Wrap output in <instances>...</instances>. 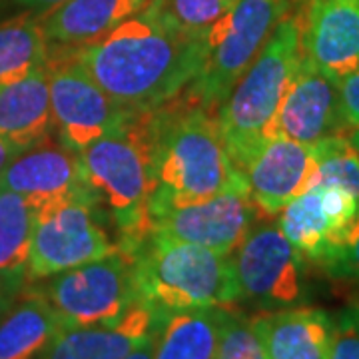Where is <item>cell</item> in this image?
Listing matches in <instances>:
<instances>
[{
  "label": "cell",
  "instance_id": "obj_1",
  "mask_svg": "<svg viewBox=\"0 0 359 359\" xmlns=\"http://www.w3.org/2000/svg\"><path fill=\"white\" fill-rule=\"evenodd\" d=\"M68 48L112 100L136 114L180 98L204 62V42L174 30L148 6L102 39Z\"/></svg>",
  "mask_w": 359,
  "mask_h": 359
},
{
  "label": "cell",
  "instance_id": "obj_2",
  "mask_svg": "<svg viewBox=\"0 0 359 359\" xmlns=\"http://www.w3.org/2000/svg\"><path fill=\"white\" fill-rule=\"evenodd\" d=\"M158 112V182L150 218L170 208L204 202L231 190H244V174L231 160L216 112L176 98Z\"/></svg>",
  "mask_w": 359,
  "mask_h": 359
},
{
  "label": "cell",
  "instance_id": "obj_3",
  "mask_svg": "<svg viewBox=\"0 0 359 359\" xmlns=\"http://www.w3.org/2000/svg\"><path fill=\"white\" fill-rule=\"evenodd\" d=\"M94 190L114 218L118 248L132 250L150 236V204L158 182V112L136 114L122 130L80 152Z\"/></svg>",
  "mask_w": 359,
  "mask_h": 359
},
{
  "label": "cell",
  "instance_id": "obj_4",
  "mask_svg": "<svg viewBox=\"0 0 359 359\" xmlns=\"http://www.w3.org/2000/svg\"><path fill=\"white\" fill-rule=\"evenodd\" d=\"M124 252L134 262L138 302L158 320L182 309L230 308L240 302L231 254L156 233Z\"/></svg>",
  "mask_w": 359,
  "mask_h": 359
},
{
  "label": "cell",
  "instance_id": "obj_5",
  "mask_svg": "<svg viewBox=\"0 0 359 359\" xmlns=\"http://www.w3.org/2000/svg\"><path fill=\"white\" fill-rule=\"evenodd\" d=\"M302 58V22L285 16L219 106L216 116L236 166L268 138Z\"/></svg>",
  "mask_w": 359,
  "mask_h": 359
},
{
  "label": "cell",
  "instance_id": "obj_6",
  "mask_svg": "<svg viewBox=\"0 0 359 359\" xmlns=\"http://www.w3.org/2000/svg\"><path fill=\"white\" fill-rule=\"evenodd\" d=\"M287 11L290 0H238L202 39L204 62L188 88L194 102L218 114L219 106L256 60Z\"/></svg>",
  "mask_w": 359,
  "mask_h": 359
},
{
  "label": "cell",
  "instance_id": "obj_7",
  "mask_svg": "<svg viewBox=\"0 0 359 359\" xmlns=\"http://www.w3.org/2000/svg\"><path fill=\"white\" fill-rule=\"evenodd\" d=\"M39 292L65 327L112 325L138 304L134 262L124 250L52 276Z\"/></svg>",
  "mask_w": 359,
  "mask_h": 359
},
{
  "label": "cell",
  "instance_id": "obj_8",
  "mask_svg": "<svg viewBox=\"0 0 359 359\" xmlns=\"http://www.w3.org/2000/svg\"><path fill=\"white\" fill-rule=\"evenodd\" d=\"M98 202L76 198L36 212L26 282L48 280L66 269L114 254L118 244L100 224Z\"/></svg>",
  "mask_w": 359,
  "mask_h": 359
},
{
  "label": "cell",
  "instance_id": "obj_9",
  "mask_svg": "<svg viewBox=\"0 0 359 359\" xmlns=\"http://www.w3.org/2000/svg\"><path fill=\"white\" fill-rule=\"evenodd\" d=\"M46 70L54 128L68 148L82 152L92 142L124 128L136 116V112L112 100L90 78L68 46H58V52L50 48Z\"/></svg>",
  "mask_w": 359,
  "mask_h": 359
},
{
  "label": "cell",
  "instance_id": "obj_10",
  "mask_svg": "<svg viewBox=\"0 0 359 359\" xmlns=\"http://www.w3.org/2000/svg\"><path fill=\"white\" fill-rule=\"evenodd\" d=\"M240 299L264 308H290L306 297L304 256L278 224H257L231 254Z\"/></svg>",
  "mask_w": 359,
  "mask_h": 359
},
{
  "label": "cell",
  "instance_id": "obj_11",
  "mask_svg": "<svg viewBox=\"0 0 359 359\" xmlns=\"http://www.w3.org/2000/svg\"><path fill=\"white\" fill-rule=\"evenodd\" d=\"M0 190L18 194L36 208L88 198L100 200L84 170L80 152L52 136L18 154L0 174Z\"/></svg>",
  "mask_w": 359,
  "mask_h": 359
},
{
  "label": "cell",
  "instance_id": "obj_12",
  "mask_svg": "<svg viewBox=\"0 0 359 359\" xmlns=\"http://www.w3.org/2000/svg\"><path fill=\"white\" fill-rule=\"evenodd\" d=\"M257 208L244 190H231L204 202L170 208L152 219L150 233L202 245L230 256L254 228Z\"/></svg>",
  "mask_w": 359,
  "mask_h": 359
},
{
  "label": "cell",
  "instance_id": "obj_13",
  "mask_svg": "<svg viewBox=\"0 0 359 359\" xmlns=\"http://www.w3.org/2000/svg\"><path fill=\"white\" fill-rule=\"evenodd\" d=\"M359 212V200L339 186L313 184L280 212L278 226L304 257L321 266L337 250Z\"/></svg>",
  "mask_w": 359,
  "mask_h": 359
},
{
  "label": "cell",
  "instance_id": "obj_14",
  "mask_svg": "<svg viewBox=\"0 0 359 359\" xmlns=\"http://www.w3.org/2000/svg\"><path fill=\"white\" fill-rule=\"evenodd\" d=\"M344 130L347 128L341 116L337 80L321 72L308 58H302L269 126L268 138L316 144Z\"/></svg>",
  "mask_w": 359,
  "mask_h": 359
},
{
  "label": "cell",
  "instance_id": "obj_15",
  "mask_svg": "<svg viewBox=\"0 0 359 359\" xmlns=\"http://www.w3.org/2000/svg\"><path fill=\"white\" fill-rule=\"evenodd\" d=\"M248 196L266 216L280 214L311 184L316 168L313 144L266 138L240 162Z\"/></svg>",
  "mask_w": 359,
  "mask_h": 359
},
{
  "label": "cell",
  "instance_id": "obj_16",
  "mask_svg": "<svg viewBox=\"0 0 359 359\" xmlns=\"http://www.w3.org/2000/svg\"><path fill=\"white\" fill-rule=\"evenodd\" d=\"M302 22V52L334 80L359 68L358 0H311Z\"/></svg>",
  "mask_w": 359,
  "mask_h": 359
},
{
  "label": "cell",
  "instance_id": "obj_17",
  "mask_svg": "<svg viewBox=\"0 0 359 359\" xmlns=\"http://www.w3.org/2000/svg\"><path fill=\"white\" fill-rule=\"evenodd\" d=\"M266 359H330L332 316L318 308L269 309L252 318Z\"/></svg>",
  "mask_w": 359,
  "mask_h": 359
},
{
  "label": "cell",
  "instance_id": "obj_18",
  "mask_svg": "<svg viewBox=\"0 0 359 359\" xmlns=\"http://www.w3.org/2000/svg\"><path fill=\"white\" fill-rule=\"evenodd\" d=\"M156 323L154 311L138 302L112 325L65 327L39 359H124L154 334Z\"/></svg>",
  "mask_w": 359,
  "mask_h": 359
},
{
  "label": "cell",
  "instance_id": "obj_19",
  "mask_svg": "<svg viewBox=\"0 0 359 359\" xmlns=\"http://www.w3.org/2000/svg\"><path fill=\"white\" fill-rule=\"evenodd\" d=\"M148 4L150 0H66L42 14L40 25L50 44L82 46L106 36Z\"/></svg>",
  "mask_w": 359,
  "mask_h": 359
},
{
  "label": "cell",
  "instance_id": "obj_20",
  "mask_svg": "<svg viewBox=\"0 0 359 359\" xmlns=\"http://www.w3.org/2000/svg\"><path fill=\"white\" fill-rule=\"evenodd\" d=\"M50 84L46 66L0 84V134L30 148L52 136Z\"/></svg>",
  "mask_w": 359,
  "mask_h": 359
},
{
  "label": "cell",
  "instance_id": "obj_21",
  "mask_svg": "<svg viewBox=\"0 0 359 359\" xmlns=\"http://www.w3.org/2000/svg\"><path fill=\"white\" fill-rule=\"evenodd\" d=\"M65 330L39 287L18 295L0 318V359H39Z\"/></svg>",
  "mask_w": 359,
  "mask_h": 359
},
{
  "label": "cell",
  "instance_id": "obj_22",
  "mask_svg": "<svg viewBox=\"0 0 359 359\" xmlns=\"http://www.w3.org/2000/svg\"><path fill=\"white\" fill-rule=\"evenodd\" d=\"M224 308L182 309L156 323L154 359H216Z\"/></svg>",
  "mask_w": 359,
  "mask_h": 359
},
{
  "label": "cell",
  "instance_id": "obj_23",
  "mask_svg": "<svg viewBox=\"0 0 359 359\" xmlns=\"http://www.w3.org/2000/svg\"><path fill=\"white\" fill-rule=\"evenodd\" d=\"M50 42L40 18L18 16L0 25V84L32 74L48 65Z\"/></svg>",
  "mask_w": 359,
  "mask_h": 359
},
{
  "label": "cell",
  "instance_id": "obj_24",
  "mask_svg": "<svg viewBox=\"0 0 359 359\" xmlns=\"http://www.w3.org/2000/svg\"><path fill=\"white\" fill-rule=\"evenodd\" d=\"M36 208L18 194L0 190V278L26 280Z\"/></svg>",
  "mask_w": 359,
  "mask_h": 359
},
{
  "label": "cell",
  "instance_id": "obj_25",
  "mask_svg": "<svg viewBox=\"0 0 359 359\" xmlns=\"http://www.w3.org/2000/svg\"><path fill=\"white\" fill-rule=\"evenodd\" d=\"M316 168L311 184L339 186L359 200V150L344 134H334L313 144Z\"/></svg>",
  "mask_w": 359,
  "mask_h": 359
},
{
  "label": "cell",
  "instance_id": "obj_26",
  "mask_svg": "<svg viewBox=\"0 0 359 359\" xmlns=\"http://www.w3.org/2000/svg\"><path fill=\"white\" fill-rule=\"evenodd\" d=\"M236 2L238 0H150L148 8L174 30L202 40Z\"/></svg>",
  "mask_w": 359,
  "mask_h": 359
},
{
  "label": "cell",
  "instance_id": "obj_27",
  "mask_svg": "<svg viewBox=\"0 0 359 359\" xmlns=\"http://www.w3.org/2000/svg\"><path fill=\"white\" fill-rule=\"evenodd\" d=\"M216 359H266L259 346L252 318L236 309L222 311V334Z\"/></svg>",
  "mask_w": 359,
  "mask_h": 359
},
{
  "label": "cell",
  "instance_id": "obj_28",
  "mask_svg": "<svg viewBox=\"0 0 359 359\" xmlns=\"http://www.w3.org/2000/svg\"><path fill=\"white\" fill-rule=\"evenodd\" d=\"M321 268L332 278L359 283V212L349 224L341 244L321 264Z\"/></svg>",
  "mask_w": 359,
  "mask_h": 359
},
{
  "label": "cell",
  "instance_id": "obj_29",
  "mask_svg": "<svg viewBox=\"0 0 359 359\" xmlns=\"http://www.w3.org/2000/svg\"><path fill=\"white\" fill-rule=\"evenodd\" d=\"M330 359H359V304L347 306L332 318Z\"/></svg>",
  "mask_w": 359,
  "mask_h": 359
},
{
  "label": "cell",
  "instance_id": "obj_30",
  "mask_svg": "<svg viewBox=\"0 0 359 359\" xmlns=\"http://www.w3.org/2000/svg\"><path fill=\"white\" fill-rule=\"evenodd\" d=\"M339 86V102H341V116L347 130L359 128V68L351 74L337 80Z\"/></svg>",
  "mask_w": 359,
  "mask_h": 359
},
{
  "label": "cell",
  "instance_id": "obj_31",
  "mask_svg": "<svg viewBox=\"0 0 359 359\" xmlns=\"http://www.w3.org/2000/svg\"><path fill=\"white\" fill-rule=\"evenodd\" d=\"M26 280L18 278H0V318L13 308L18 295L25 292Z\"/></svg>",
  "mask_w": 359,
  "mask_h": 359
},
{
  "label": "cell",
  "instance_id": "obj_32",
  "mask_svg": "<svg viewBox=\"0 0 359 359\" xmlns=\"http://www.w3.org/2000/svg\"><path fill=\"white\" fill-rule=\"evenodd\" d=\"M25 150V146H20V144H16L14 140H11V138H6V136L0 134V174L6 170V166L13 162L16 156L22 154Z\"/></svg>",
  "mask_w": 359,
  "mask_h": 359
},
{
  "label": "cell",
  "instance_id": "obj_33",
  "mask_svg": "<svg viewBox=\"0 0 359 359\" xmlns=\"http://www.w3.org/2000/svg\"><path fill=\"white\" fill-rule=\"evenodd\" d=\"M154 346H156V330H154V334L150 335V337H146L142 344H138V346L134 347V349H132L124 359H154Z\"/></svg>",
  "mask_w": 359,
  "mask_h": 359
},
{
  "label": "cell",
  "instance_id": "obj_34",
  "mask_svg": "<svg viewBox=\"0 0 359 359\" xmlns=\"http://www.w3.org/2000/svg\"><path fill=\"white\" fill-rule=\"evenodd\" d=\"M18 4H22V6H28V8H34V11H42V13H46V11H50V8H56V6H60L62 2L66 0H16Z\"/></svg>",
  "mask_w": 359,
  "mask_h": 359
},
{
  "label": "cell",
  "instance_id": "obj_35",
  "mask_svg": "<svg viewBox=\"0 0 359 359\" xmlns=\"http://www.w3.org/2000/svg\"><path fill=\"white\" fill-rule=\"evenodd\" d=\"M349 140L353 142V146H355V148H358V150H359V128L353 130V132L349 134Z\"/></svg>",
  "mask_w": 359,
  "mask_h": 359
},
{
  "label": "cell",
  "instance_id": "obj_36",
  "mask_svg": "<svg viewBox=\"0 0 359 359\" xmlns=\"http://www.w3.org/2000/svg\"><path fill=\"white\" fill-rule=\"evenodd\" d=\"M358 2H359V0H358Z\"/></svg>",
  "mask_w": 359,
  "mask_h": 359
}]
</instances>
